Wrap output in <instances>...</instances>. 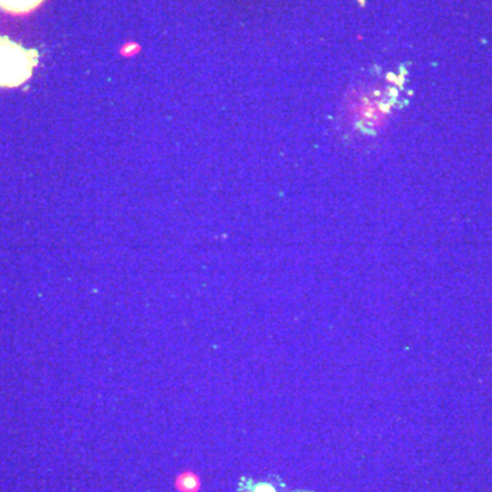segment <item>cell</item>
<instances>
[{
	"instance_id": "3957f363",
	"label": "cell",
	"mask_w": 492,
	"mask_h": 492,
	"mask_svg": "<svg viewBox=\"0 0 492 492\" xmlns=\"http://www.w3.org/2000/svg\"><path fill=\"white\" fill-rule=\"evenodd\" d=\"M175 487L179 492H198L200 479L193 472H183L176 477Z\"/></svg>"
},
{
	"instance_id": "7a4b0ae2",
	"label": "cell",
	"mask_w": 492,
	"mask_h": 492,
	"mask_svg": "<svg viewBox=\"0 0 492 492\" xmlns=\"http://www.w3.org/2000/svg\"><path fill=\"white\" fill-rule=\"evenodd\" d=\"M44 0H0V8L11 14H26L38 7Z\"/></svg>"
},
{
	"instance_id": "6da1fadb",
	"label": "cell",
	"mask_w": 492,
	"mask_h": 492,
	"mask_svg": "<svg viewBox=\"0 0 492 492\" xmlns=\"http://www.w3.org/2000/svg\"><path fill=\"white\" fill-rule=\"evenodd\" d=\"M38 62L36 49H26L21 44L0 36V88H15L31 78Z\"/></svg>"
}]
</instances>
